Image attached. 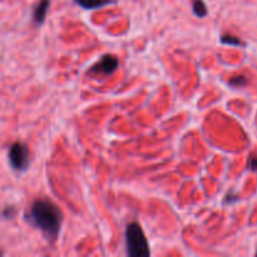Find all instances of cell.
<instances>
[{"label": "cell", "mask_w": 257, "mask_h": 257, "mask_svg": "<svg viewBox=\"0 0 257 257\" xmlns=\"http://www.w3.org/2000/svg\"><path fill=\"white\" fill-rule=\"evenodd\" d=\"M25 217L50 240L59 235L63 221L62 211L49 200L34 201Z\"/></svg>", "instance_id": "obj_1"}, {"label": "cell", "mask_w": 257, "mask_h": 257, "mask_svg": "<svg viewBox=\"0 0 257 257\" xmlns=\"http://www.w3.org/2000/svg\"><path fill=\"white\" fill-rule=\"evenodd\" d=\"M125 243H127V253L131 257H147L151 255L147 237L140 223L132 222L127 226Z\"/></svg>", "instance_id": "obj_2"}, {"label": "cell", "mask_w": 257, "mask_h": 257, "mask_svg": "<svg viewBox=\"0 0 257 257\" xmlns=\"http://www.w3.org/2000/svg\"><path fill=\"white\" fill-rule=\"evenodd\" d=\"M9 162L10 166L14 168L15 171H27L30 163V155L29 150L27 146L22 142H15L10 146L9 148Z\"/></svg>", "instance_id": "obj_3"}, {"label": "cell", "mask_w": 257, "mask_h": 257, "mask_svg": "<svg viewBox=\"0 0 257 257\" xmlns=\"http://www.w3.org/2000/svg\"><path fill=\"white\" fill-rule=\"evenodd\" d=\"M117 68H118L117 58H114L113 55H104L99 62L95 63V64L90 68L89 74L107 77V75L113 74V73L117 70Z\"/></svg>", "instance_id": "obj_4"}, {"label": "cell", "mask_w": 257, "mask_h": 257, "mask_svg": "<svg viewBox=\"0 0 257 257\" xmlns=\"http://www.w3.org/2000/svg\"><path fill=\"white\" fill-rule=\"evenodd\" d=\"M50 0H40L38 3L37 7L34 8V12H33V20L35 22V24H43L47 18L48 9H49Z\"/></svg>", "instance_id": "obj_5"}, {"label": "cell", "mask_w": 257, "mask_h": 257, "mask_svg": "<svg viewBox=\"0 0 257 257\" xmlns=\"http://www.w3.org/2000/svg\"><path fill=\"white\" fill-rule=\"evenodd\" d=\"M79 7H82L83 9H98V8H103L108 4H112L114 3V0H75Z\"/></svg>", "instance_id": "obj_6"}, {"label": "cell", "mask_w": 257, "mask_h": 257, "mask_svg": "<svg viewBox=\"0 0 257 257\" xmlns=\"http://www.w3.org/2000/svg\"><path fill=\"white\" fill-rule=\"evenodd\" d=\"M193 13L198 18H203L207 15V7L202 0H195L193 2Z\"/></svg>", "instance_id": "obj_7"}, {"label": "cell", "mask_w": 257, "mask_h": 257, "mask_svg": "<svg viewBox=\"0 0 257 257\" xmlns=\"http://www.w3.org/2000/svg\"><path fill=\"white\" fill-rule=\"evenodd\" d=\"M221 42H222L223 44H230V45H241L242 44V42H241L237 37H233V35H222V38H221Z\"/></svg>", "instance_id": "obj_8"}, {"label": "cell", "mask_w": 257, "mask_h": 257, "mask_svg": "<svg viewBox=\"0 0 257 257\" xmlns=\"http://www.w3.org/2000/svg\"><path fill=\"white\" fill-rule=\"evenodd\" d=\"M230 83L232 87H243V85L247 84V79H246L243 75H237V77H233L232 79H230Z\"/></svg>", "instance_id": "obj_9"}, {"label": "cell", "mask_w": 257, "mask_h": 257, "mask_svg": "<svg viewBox=\"0 0 257 257\" xmlns=\"http://www.w3.org/2000/svg\"><path fill=\"white\" fill-rule=\"evenodd\" d=\"M15 212H17V211H15V208L10 206V207H7L4 211H3L2 216L4 218H13L15 216Z\"/></svg>", "instance_id": "obj_10"}, {"label": "cell", "mask_w": 257, "mask_h": 257, "mask_svg": "<svg viewBox=\"0 0 257 257\" xmlns=\"http://www.w3.org/2000/svg\"><path fill=\"white\" fill-rule=\"evenodd\" d=\"M248 167L251 170L257 171V158L256 157H250V161H248Z\"/></svg>", "instance_id": "obj_11"}, {"label": "cell", "mask_w": 257, "mask_h": 257, "mask_svg": "<svg viewBox=\"0 0 257 257\" xmlns=\"http://www.w3.org/2000/svg\"><path fill=\"white\" fill-rule=\"evenodd\" d=\"M3 255V252H2V251H0V256H2Z\"/></svg>", "instance_id": "obj_12"}, {"label": "cell", "mask_w": 257, "mask_h": 257, "mask_svg": "<svg viewBox=\"0 0 257 257\" xmlns=\"http://www.w3.org/2000/svg\"><path fill=\"white\" fill-rule=\"evenodd\" d=\"M256 255H257V252H256Z\"/></svg>", "instance_id": "obj_13"}]
</instances>
